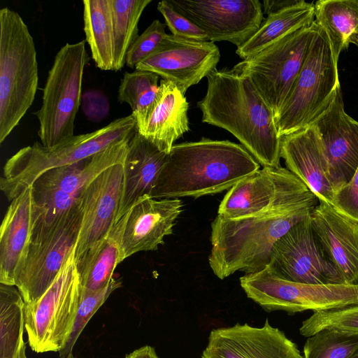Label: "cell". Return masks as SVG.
<instances>
[{"label":"cell","instance_id":"b9f144b4","mask_svg":"<svg viewBox=\"0 0 358 358\" xmlns=\"http://www.w3.org/2000/svg\"><path fill=\"white\" fill-rule=\"evenodd\" d=\"M350 358H358V350L355 352V353Z\"/></svg>","mask_w":358,"mask_h":358},{"label":"cell","instance_id":"7402d4cb","mask_svg":"<svg viewBox=\"0 0 358 358\" xmlns=\"http://www.w3.org/2000/svg\"><path fill=\"white\" fill-rule=\"evenodd\" d=\"M280 157L285 160L287 169L298 177L319 201L333 205L335 192L330 181L328 162L314 126L282 136Z\"/></svg>","mask_w":358,"mask_h":358},{"label":"cell","instance_id":"cb8c5ba5","mask_svg":"<svg viewBox=\"0 0 358 358\" xmlns=\"http://www.w3.org/2000/svg\"><path fill=\"white\" fill-rule=\"evenodd\" d=\"M31 187L14 198L0 227V283L15 286L30 245L34 226Z\"/></svg>","mask_w":358,"mask_h":358},{"label":"cell","instance_id":"4dcf8cb0","mask_svg":"<svg viewBox=\"0 0 358 358\" xmlns=\"http://www.w3.org/2000/svg\"><path fill=\"white\" fill-rule=\"evenodd\" d=\"M152 0H110L114 34V71L126 64L127 52L139 36L138 22Z\"/></svg>","mask_w":358,"mask_h":358},{"label":"cell","instance_id":"d590c367","mask_svg":"<svg viewBox=\"0 0 358 358\" xmlns=\"http://www.w3.org/2000/svg\"><path fill=\"white\" fill-rule=\"evenodd\" d=\"M166 34L165 24L159 20H153L129 48L126 55V65L135 69L140 62L158 47Z\"/></svg>","mask_w":358,"mask_h":358},{"label":"cell","instance_id":"44dd1931","mask_svg":"<svg viewBox=\"0 0 358 358\" xmlns=\"http://www.w3.org/2000/svg\"><path fill=\"white\" fill-rule=\"evenodd\" d=\"M182 206L178 199L146 196L137 201L127 213L122 240L124 259L138 252L157 250L172 233Z\"/></svg>","mask_w":358,"mask_h":358},{"label":"cell","instance_id":"d6986e66","mask_svg":"<svg viewBox=\"0 0 358 358\" xmlns=\"http://www.w3.org/2000/svg\"><path fill=\"white\" fill-rule=\"evenodd\" d=\"M201 358H303L297 345L266 320L262 327L236 323L213 329Z\"/></svg>","mask_w":358,"mask_h":358},{"label":"cell","instance_id":"9a60e30c","mask_svg":"<svg viewBox=\"0 0 358 358\" xmlns=\"http://www.w3.org/2000/svg\"><path fill=\"white\" fill-rule=\"evenodd\" d=\"M173 7L206 33L210 42L245 43L263 21L258 0H169Z\"/></svg>","mask_w":358,"mask_h":358},{"label":"cell","instance_id":"7a4b0ae2","mask_svg":"<svg viewBox=\"0 0 358 358\" xmlns=\"http://www.w3.org/2000/svg\"><path fill=\"white\" fill-rule=\"evenodd\" d=\"M319 199L315 194L268 212L228 219L217 215L211 223L208 262L223 280L236 271L245 274L268 266L277 241L294 224L308 217Z\"/></svg>","mask_w":358,"mask_h":358},{"label":"cell","instance_id":"1f68e13d","mask_svg":"<svg viewBox=\"0 0 358 358\" xmlns=\"http://www.w3.org/2000/svg\"><path fill=\"white\" fill-rule=\"evenodd\" d=\"M159 76L152 72L136 70L125 72L117 90V100L127 103L134 118L152 105L159 90Z\"/></svg>","mask_w":358,"mask_h":358},{"label":"cell","instance_id":"ba28073f","mask_svg":"<svg viewBox=\"0 0 358 358\" xmlns=\"http://www.w3.org/2000/svg\"><path fill=\"white\" fill-rule=\"evenodd\" d=\"M81 289L74 251L45 292L34 303H25V330L33 351L59 352L65 347L74 326Z\"/></svg>","mask_w":358,"mask_h":358},{"label":"cell","instance_id":"ffe728a7","mask_svg":"<svg viewBox=\"0 0 358 358\" xmlns=\"http://www.w3.org/2000/svg\"><path fill=\"white\" fill-rule=\"evenodd\" d=\"M310 216L320 243L344 284L358 285V222L322 201Z\"/></svg>","mask_w":358,"mask_h":358},{"label":"cell","instance_id":"2e32d148","mask_svg":"<svg viewBox=\"0 0 358 358\" xmlns=\"http://www.w3.org/2000/svg\"><path fill=\"white\" fill-rule=\"evenodd\" d=\"M218 47L210 41H195L166 34L158 47L135 67L173 83L185 95L192 85L217 70Z\"/></svg>","mask_w":358,"mask_h":358},{"label":"cell","instance_id":"74e56055","mask_svg":"<svg viewBox=\"0 0 358 358\" xmlns=\"http://www.w3.org/2000/svg\"><path fill=\"white\" fill-rule=\"evenodd\" d=\"M80 105L83 114L92 122H100L109 115V99L100 90H86L82 94Z\"/></svg>","mask_w":358,"mask_h":358},{"label":"cell","instance_id":"ac0fdd59","mask_svg":"<svg viewBox=\"0 0 358 358\" xmlns=\"http://www.w3.org/2000/svg\"><path fill=\"white\" fill-rule=\"evenodd\" d=\"M320 137L335 194L358 168V122L344 110L341 85L328 108L312 123Z\"/></svg>","mask_w":358,"mask_h":358},{"label":"cell","instance_id":"f1b7e54d","mask_svg":"<svg viewBox=\"0 0 358 358\" xmlns=\"http://www.w3.org/2000/svg\"><path fill=\"white\" fill-rule=\"evenodd\" d=\"M85 41L96 67L114 69V34L110 0H84Z\"/></svg>","mask_w":358,"mask_h":358},{"label":"cell","instance_id":"6da1fadb","mask_svg":"<svg viewBox=\"0 0 358 358\" xmlns=\"http://www.w3.org/2000/svg\"><path fill=\"white\" fill-rule=\"evenodd\" d=\"M205 96L197 103L202 122L234 135L263 167L279 166L281 138L272 110L250 78L233 69L207 77Z\"/></svg>","mask_w":358,"mask_h":358},{"label":"cell","instance_id":"484cf974","mask_svg":"<svg viewBox=\"0 0 358 358\" xmlns=\"http://www.w3.org/2000/svg\"><path fill=\"white\" fill-rule=\"evenodd\" d=\"M126 219L127 213L106 236L76 261L83 287L92 290L104 287L113 278L117 266L124 260L122 240Z\"/></svg>","mask_w":358,"mask_h":358},{"label":"cell","instance_id":"52a82bcc","mask_svg":"<svg viewBox=\"0 0 358 358\" xmlns=\"http://www.w3.org/2000/svg\"><path fill=\"white\" fill-rule=\"evenodd\" d=\"M340 85L338 62L319 27L302 68L275 122L281 138L312 124L331 103Z\"/></svg>","mask_w":358,"mask_h":358},{"label":"cell","instance_id":"f35d334b","mask_svg":"<svg viewBox=\"0 0 358 358\" xmlns=\"http://www.w3.org/2000/svg\"><path fill=\"white\" fill-rule=\"evenodd\" d=\"M332 206L358 222V168L350 182L336 193Z\"/></svg>","mask_w":358,"mask_h":358},{"label":"cell","instance_id":"d6a6232c","mask_svg":"<svg viewBox=\"0 0 358 358\" xmlns=\"http://www.w3.org/2000/svg\"><path fill=\"white\" fill-rule=\"evenodd\" d=\"M358 350V335L323 329L308 337L303 358H350Z\"/></svg>","mask_w":358,"mask_h":358},{"label":"cell","instance_id":"603a6c76","mask_svg":"<svg viewBox=\"0 0 358 358\" xmlns=\"http://www.w3.org/2000/svg\"><path fill=\"white\" fill-rule=\"evenodd\" d=\"M189 103L171 81L162 79L152 105L134 118L137 132L161 151L169 153L173 143L189 131Z\"/></svg>","mask_w":358,"mask_h":358},{"label":"cell","instance_id":"4fadbf2b","mask_svg":"<svg viewBox=\"0 0 358 358\" xmlns=\"http://www.w3.org/2000/svg\"><path fill=\"white\" fill-rule=\"evenodd\" d=\"M312 194L287 169L263 167L229 189L220 203L217 215L228 219L250 216L299 201Z\"/></svg>","mask_w":358,"mask_h":358},{"label":"cell","instance_id":"e575fe53","mask_svg":"<svg viewBox=\"0 0 358 358\" xmlns=\"http://www.w3.org/2000/svg\"><path fill=\"white\" fill-rule=\"evenodd\" d=\"M121 286V280L115 278L106 286L99 289L92 290L82 286L74 326L65 347L59 352V358H66L73 355V346L90 320L108 296Z\"/></svg>","mask_w":358,"mask_h":358},{"label":"cell","instance_id":"5bb4252c","mask_svg":"<svg viewBox=\"0 0 358 358\" xmlns=\"http://www.w3.org/2000/svg\"><path fill=\"white\" fill-rule=\"evenodd\" d=\"M310 215L277 241L268 266L280 278L294 282L344 284L320 243Z\"/></svg>","mask_w":358,"mask_h":358},{"label":"cell","instance_id":"83f0119b","mask_svg":"<svg viewBox=\"0 0 358 358\" xmlns=\"http://www.w3.org/2000/svg\"><path fill=\"white\" fill-rule=\"evenodd\" d=\"M315 22L326 34L335 60L350 44L358 45V0H319Z\"/></svg>","mask_w":358,"mask_h":358},{"label":"cell","instance_id":"4316f807","mask_svg":"<svg viewBox=\"0 0 358 358\" xmlns=\"http://www.w3.org/2000/svg\"><path fill=\"white\" fill-rule=\"evenodd\" d=\"M315 22L313 3L299 0L296 3L267 15L259 29L236 52L243 59L250 58L289 34Z\"/></svg>","mask_w":358,"mask_h":358},{"label":"cell","instance_id":"277c9868","mask_svg":"<svg viewBox=\"0 0 358 358\" xmlns=\"http://www.w3.org/2000/svg\"><path fill=\"white\" fill-rule=\"evenodd\" d=\"M38 84L36 50L22 17L0 10V143L31 106Z\"/></svg>","mask_w":358,"mask_h":358},{"label":"cell","instance_id":"ab89813d","mask_svg":"<svg viewBox=\"0 0 358 358\" xmlns=\"http://www.w3.org/2000/svg\"><path fill=\"white\" fill-rule=\"evenodd\" d=\"M299 1V0H264L262 2L263 13L268 15L292 6Z\"/></svg>","mask_w":358,"mask_h":358},{"label":"cell","instance_id":"9c48e42d","mask_svg":"<svg viewBox=\"0 0 358 358\" xmlns=\"http://www.w3.org/2000/svg\"><path fill=\"white\" fill-rule=\"evenodd\" d=\"M136 131L90 157L41 174L31 186L34 226L49 224L68 212L89 183L109 167L124 163Z\"/></svg>","mask_w":358,"mask_h":358},{"label":"cell","instance_id":"d4e9b609","mask_svg":"<svg viewBox=\"0 0 358 358\" xmlns=\"http://www.w3.org/2000/svg\"><path fill=\"white\" fill-rule=\"evenodd\" d=\"M168 154L141 136L137 131L130 139L124 159L123 188L118 220L144 196L151 197Z\"/></svg>","mask_w":358,"mask_h":358},{"label":"cell","instance_id":"7bdbcfd3","mask_svg":"<svg viewBox=\"0 0 358 358\" xmlns=\"http://www.w3.org/2000/svg\"><path fill=\"white\" fill-rule=\"evenodd\" d=\"M66 358H75V357L73 356V355H71L70 356H69V357H66Z\"/></svg>","mask_w":358,"mask_h":358},{"label":"cell","instance_id":"8992f818","mask_svg":"<svg viewBox=\"0 0 358 358\" xmlns=\"http://www.w3.org/2000/svg\"><path fill=\"white\" fill-rule=\"evenodd\" d=\"M85 42L66 43L56 54L48 71L41 106L34 113L39 123L38 136L44 147H54L75 136V119L89 61Z\"/></svg>","mask_w":358,"mask_h":358},{"label":"cell","instance_id":"e0dca14e","mask_svg":"<svg viewBox=\"0 0 358 358\" xmlns=\"http://www.w3.org/2000/svg\"><path fill=\"white\" fill-rule=\"evenodd\" d=\"M124 163L99 175L80 193L76 203L81 221L75 259L78 260L117 224L123 188Z\"/></svg>","mask_w":358,"mask_h":358},{"label":"cell","instance_id":"8fae6325","mask_svg":"<svg viewBox=\"0 0 358 358\" xmlns=\"http://www.w3.org/2000/svg\"><path fill=\"white\" fill-rule=\"evenodd\" d=\"M247 296L267 312L294 314L358 305V285L304 284L284 280L267 266L240 278Z\"/></svg>","mask_w":358,"mask_h":358},{"label":"cell","instance_id":"60d3db41","mask_svg":"<svg viewBox=\"0 0 358 358\" xmlns=\"http://www.w3.org/2000/svg\"><path fill=\"white\" fill-rule=\"evenodd\" d=\"M124 358H159L155 349L150 345L142 346L127 354Z\"/></svg>","mask_w":358,"mask_h":358},{"label":"cell","instance_id":"7c38bea8","mask_svg":"<svg viewBox=\"0 0 358 358\" xmlns=\"http://www.w3.org/2000/svg\"><path fill=\"white\" fill-rule=\"evenodd\" d=\"M318 29L314 22L233 67L250 78L274 117L291 91Z\"/></svg>","mask_w":358,"mask_h":358},{"label":"cell","instance_id":"30bf717a","mask_svg":"<svg viewBox=\"0 0 358 358\" xmlns=\"http://www.w3.org/2000/svg\"><path fill=\"white\" fill-rule=\"evenodd\" d=\"M80 221L76 203L53 222L34 226L29 251L15 284L26 304L34 303L45 292L75 251Z\"/></svg>","mask_w":358,"mask_h":358},{"label":"cell","instance_id":"8d00e7d4","mask_svg":"<svg viewBox=\"0 0 358 358\" xmlns=\"http://www.w3.org/2000/svg\"><path fill=\"white\" fill-rule=\"evenodd\" d=\"M157 10L164 17L165 23L172 35L191 41H209L206 33L177 11L169 0L159 1L157 4Z\"/></svg>","mask_w":358,"mask_h":358},{"label":"cell","instance_id":"f546056e","mask_svg":"<svg viewBox=\"0 0 358 358\" xmlns=\"http://www.w3.org/2000/svg\"><path fill=\"white\" fill-rule=\"evenodd\" d=\"M24 306L15 286L0 283V358H27Z\"/></svg>","mask_w":358,"mask_h":358},{"label":"cell","instance_id":"836d02e7","mask_svg":"<svg viewBox=\"0 0 358 358\" xmlns=\"http://www.w3.org/2000/svg\"><path fill=\"white\" fill-rule=\"evenodd\" d=\"M323 329L358 335V305L314 312L302 322L299 332L309 337Z\"/></svg>","mask_w":358,"mask_h":358},{"label":"cell","instance_id":"3957f363","mask_svg":"<svg viewBox=\"0 0 358 358\" xmlns=\"http://www.w3.org/2000/svg\"><path fill=\"white\" fill-rule=\"evenodd\" d=\"M241 145L202 138L173 145L152 192L154 199L200 197L230 189L259 169Z\"/></svg>","mask_w":358,"mask_h":358},{"label":"cell","instance_id":"5b68a950","mask_svg":"<svg viewBox=\"0 0 358 358\" xmlns=\"http://www.w3.org/2000/svg\"><path fill=\"white\" fill-rule=\"evenodd\" d=\"M136 130V120L131 114L54 147H44L38 142L24 147L6 162L0 188L11 201L47 171L90 157Z\"/></svg>","mask_w":358,"mask_h":358}]
</instances>
